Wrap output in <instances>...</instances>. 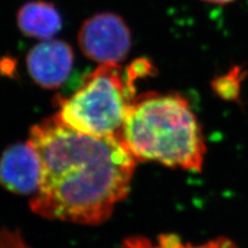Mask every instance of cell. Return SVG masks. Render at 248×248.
<instances>
[{
    "mask_svg": "<svg viewBox=\"0 0 248 248\" xmlns=\"http://www.w3.org/2000/svg\"><path fill=\"white\" fill-rule=\"evenodd\" d=\"M28 140L43 166L30 201L35 214L93 226L127 197L137 160L119 137L82 134L53 116L31 127Z\"/></svg>",
    "mask_w": 248,
    "mask_h": 248,
    "instance_id": "obj_1",
    "label": "cell"
},
{
    "mask_svg": "<svg viewBox=\"0 0 248 248\" xmlns=\"http://www.w3.org/2000/svg\"><path fill=\"white\" fill-rule=\"evenodd\" d=\"M137 161L201 172L207 152L201 124L188 100L177 93L136 96L119 136Z\"/></svg>",
    "mask_w": 248,
    "mask_h": 248,
    "instance_id": "obj_2",
    "label": "cell"
},
{
    "mask_svg": "<svg viewBox=\"0 0 248 248\" xmlns=\"http://www.w3.org/2000/svg\"><path fill=\"white\" fill-rule=\"evenodd\" d=\"M136 78L120 64H100L72 95L56 97V117L79 133L119 137L136 98Z\"/></svg>",
    "mask_w": 248,
    "mask_h": 248,
    "instance_id": "obj_3",
    "label": "cell"
},
{
    "mask_svg": "<svg viewBox=\"0 0 248 248\" xmlns=\"http://www.w3.org/2000/svg\"><path fill=\"white\" fill-rule=\"evenodd\" d=\"M80 49L100 64H120L131 49L130 30L119 15L99 13L85 20L79 31Z\"/></svg>",
    "mask_w": 248,
    "mask_h": 248,
    "instance_id": "obj_4",
    "label": "cell"
},
{
    "mask_svg": "<svg viewBox=\"0 0 248 248\" xmlns=\"http://www.w3.org/2000/svg\"><path fill=\"white\" fill-rule=\"evenodd\" d=\"M75 55L71 46L60 40H46L35 45L26 57L31 79L44 89H57L68 79Z\"/></svg>",
    "mask_w": 248,
    "mask_h": 248,
    "instance_id": "obj_5",
    "label": "cell"
},
{
    "mask_svg": "<svg viewBox=\"0 0 248 248\" xmlns=\"http://www.w3.org/2000/svg\"><path fill=\"white\" fill-rule=\"evenodd\" d=\"M42 176L40 154L29 140L10 146L0 156V185L7 190L18 195L35 193Z\"/></svg>",
    "mask_w": 248,
    "mask_h": 248,
    "instance_id": "obj_6",
    "label": "cell"
},
{
    "mask_svg": "<svg viewBox=\"0 0 248 248\" xmlns=\"http://www.w3.org/2000/svg\"><path fill=\"white\" fill-rule=\"evenodd\" d=\"M18 27L26 36L51 40L62 28V18L55 5L43 0L28 1L17 14Z\"/></svg>",
    "mask_w": 248,
    "mask_h": 248,
    "instance_id": "obj_7",
    "label": "cell"
},
{
    "mask_svg": "<svg viewBox=\"0 0 248 248\" xmlns=\"http://www.w3.org/2000/svg\"><path fill=\"white\" fill-rule=\"evenodd\" d=\"M121 248H238L231 239L220 237L203 244L195 245L182 241L175 234H162L156 241H152L145 237H130L123 241Z\"/></svg>",
    "mask_w": 248,
    "mask_h": 248,
    "instance_id": "obj_8",
    "label": "cell"
},
{
    "mask_svg": "<svg viewBox=\"0 0 248 248\" xmlns=\"http://www.w3.org/2000/svg\"><path fill=\"white\" fill-rule=\"evenodd\" d=\"M240 71L239 68H235L214 82V90L218 94L227 99L237 98L240 91Z\"/></svg>",
    "mask_w": 248,
    "mask_h": 248,
    "instance_id": "obj_9",
    "label": "cell"
},
{
    "mask_svg": "<svg viewBox=\"0 0 248 248\" xmlns=\"http://www.w3.org/2000/svg\"><path fill=\"white\" fill-rule=\"evenodd\" d=\"M0 248H31L19 232L0 229Z\"/></svg>",
    "mask_w": 248,
    "mask_h": 248,
    "instance_id": "obj_10",
    "label": "cell"
},
{
    "mask_svg": "<svg viewBox=\"0 0 248 248\" xmlns=\"http://www.w3.org/2000/svg\"><path fill=\"white\" fill-rule=\"evenodd\" d=\"M203 1L205 2H208V3H212V4H228V3H231L232 1H235V0H203Z\"/></svg>",
    "mask_w": 248,
    "mask_h": 248,
    "instance_id": "obj_11",
    "label": "cell"
}]
</instances>
